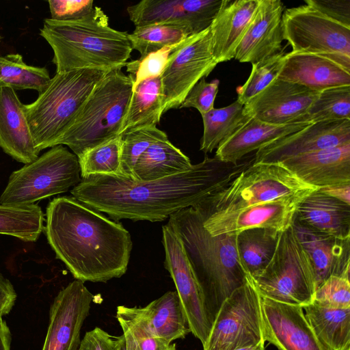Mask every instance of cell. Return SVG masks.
I'll return each instance as SVG.
<instances>
[{
    "instance_id": "6da1fadb",
    "label": "cell",
    "mask_w": 350,
    "mask_h": 350,
    "mask_svg": "<svg viewBox=\"0 0 350 350\" xmlns=\"http://www.w3.org/2000/svg\"><path fill=\"white\" fill-rule=\"evenodd\" d=\"M252 163L234 164L216 157H206L189 171L148 182L94 174L81 178L70 193L85 205L107 213L116 221L122 219L161 221L215 194Z\"/></svg>"
},
{
    "instance_id": "7a4b0ae2",
    "label": "cell",
    "mask_w": 350,
    "mask_h": 350,
    "mask_svg": "<svg viewBox=\"0 0 350 350\" xmlns=\"http://www.w3.org/2000/svg\"><path fill=\"white\" fill-rule=\"evenodd\" d=\"M46 211L48 243L76 280L105 282L126 273L133 243L120 223L72 196L54 198Z\"/></svg>"
},
{
    "instance_id": "3957f363",
    "label": "cell",
    "mask_w": 350,
    "mask_h": 350,
    "mask_svg": "<svg viewBox=\"0 0 350 350\" xmlns=\"http://www.w3.org/2000/svg\"><path fill=\"white\" fill-rule=\"evenodd\" d=\"M178 234L201 288L211 325L223 302L250 275L237 250V234L211 235L197 205L171 215L167 223Z\"/></svg>"
},
{
    "instance_id": "277c9868",
    "label": "cell",
    "mask_w": 350,
    "mask_h": 350,
    "mask_svg": "<svg viewBox=\"0 0 350 350\" xmlns=\"http://www.w3.org/2000/svg\"><path fill=\"white\" fill-rule=\"evenodd\" d=\"M40 35L53 49L56 72L85 68L121 70L133 51L129 33L111 28L108 16L96 5L81 20L45 18Z\"/></svg>"
},
{
    "instance_id": "5b68a950",
    "label": "cell",
    "mask_w": 350,
    "mask_h": 350,
    "mask_svg": "<svg viewBox=\"0 0 350 350\" xmlns=\"http://www.w3.org/2000/svg\"><path fill=\"white\" fill-rule=\"evenodd\" d=\"M133 83L131 74L126 75L121 70L108 72L55 146L66 145L79 157L88 150L121 135Z\"/></svg>"
},
{
    "instance_id": "8992f818",
    "label": "cell",
    "mask_w": 350,
    "mask_h": 350,
    "mask_svg": "<svg viewBox=\"0 0 350 350\" xmlns=\"http://www.w3.org/2000/svg\"><path fill=\"white\" fill-rule=\"evenodd\" d=\"M107 72L90 68L56 72L36 100L24 104L31 135L40 152L55 146Z\"/></svg>"
},
{
    "instance_id": "52a82bcc",
    "label": "cell",
    "mask_w": 350,
    "mask_h": 350,
    "mask_svg": "<svg viewBox=\"0 0 350 350\" xmlns=\"http://www.w3.org/2000/svg\"><path fill=\"white\" fill-rule=\"evenodd\" d=\"M317 189L301 181L280 163H252L199 204L206 213H212L284 198H304Z\"/></svg>"
},
{
    "instance_id": "ba28073f",
    "label": "cell",
    "mask_w": 350,
    "mask_h": 350,
    "mask_svg": "<svg viewBox=\"0 0 350 350\" xmlns=\"http://www.w3.org/2000/svg\"><path fill=\"white\" fill-rule=\"evenodd\" d=\"M252 280L261 297L301 308L313 302V267L293 226L281 232L271 260Z\"/></svg>"
},
{
    "instance_id": "9c48e42d",
    "label": "cell",
    "mask_w": 350,
    "mask_h": 350,
    "mask_svg": "<svg viewBox=\"0 0 350 350\" xmlns=\"http://www.w3.org/2000/svg\"><path fill=\"white\" fill-rule=\"evenodd\" d=\"M78 157L63 145L51 148L10 176L1 204H32L64 193L81 180Z\"/></svg>"
},
{
    "instance_id": "30bf717a",
    "label": "cell",
    "mask_w": 350,
    "mask_h": 350,
    "mask_svg": "<svg viewBox=\"0 0 350 350\" xmlns=\"http://www.w3.org/2000/svg\"><path fill=\"white\" fill-rule=\"evenodd\" d=\"M282 25L292 51L323 56L350 71V27L307 5L285 9Z\"/></svg>"
},
{
    "instance_id": "8fae6325",
    "label": "cell",
    "mask_w": 350,
    "mask_h": 350,
    "mask_svg": "<svg viewBox=\"0 0 350 350\" xmlns=\"http://www.w3.org/2000/svg\"><path fill=\"white\" fill-rule=\"evenodd\" d=\"M265 342L261 296L250 275L221 306L203 350H234Z\"/></svg>"
},
{
    "instance_id": "7c38bea8",
    "label": "cell",
    "mask_w": 350,
    "mask_h": 350,
    "mask_svg": "<svg viewBox=\"0 0 350 350\" xmlns=\"http://www.w3.org/2000/svg\"><path fill=\"white\" fill-rule=\"evenodd\" d=\"M217 64L210 27L184 40L170 54L160 76L164 94L163 113L179 109L192 88Z\"/></svg>"
},
{
    "instance_id": "4fadbf2b",
    "label": "cell",
    "mask_w": 350,
    "mask_h": 350,
    "mask_svg": "<svg viewBox=\"0 0 350 350\" xmlns=\"http://www.w3.org/2000/svg\"><path fill=\"white\" fill-rule=\"evenodd\" d=\"M165 267L169 271L184 308L191 333L203 345L211 329L202 293L185 251L183 243L172 228H162Z\"/></svg>"
},
{
    "instance_id": "5bb4252c",
    "label": "cell",
    "mask_w": 350,
    "mask_h": 350,
    "mask_svg": "<svg viewBox=\"0 0 350 350\" xmlns=\"http://www.w3.org/2000/svg\"><path fill=\"white\" fill-rule=\"evenodd\" d=\"M304 198H284L237 210L206 213L196 204L204 216V226L213 236L237 234L254 228H269L283 232L292 226L299 204Z\"/></svg>"
},
{
    "instance_id": "9a60e30c",
    "label": "cell",
    "mask_w": 350,
    "mask_h": 350,
    "mask_svg": "<svg viewBox=\"0 0 350 350\" xmlns=\"http://www.w3.org/2000/svg\"><path fill=\"white\" fill-rule=\"evenodd\" d=\"M93 300L94 295L77 280L61 290L50 308L42 350H78L81 329Z\"/></svg>"
},
{
    "instance_id": "2e32d148",
    "label": "cell",
    "mask_w": 350,
    "mask_h": 350,
    "mask_svg": "<svg viewBox=\"0 0 350 350\" xmlns=\"http://www.w3.org/2000/svg\"><path fill=\"white\" fill-rule=\"evenodd\" d=\"M225 0H143L126 9L135 27L175 23L193 35L211 27Z\"/></svg>"
},
{
    "instance_id": "e0dca14e",
    "label": "cell",
    "mask_w": 350,
    "mask_h": 350,
    "mask_svg": "<svg viewBox=\"0 0 350 350\" xmlns=\"http://www.w3.org/2000/svg\"><path fill=\"white\" fill-rule=\"evenodd\" d=\"M319 92L277 78L246 103L244 110L252 118L269 124L304 122L303 118Z\"/></svg>"
},
{
    "instance_id": "ac0fdd59",
    "label": "cell",
    "mask_w": 350,
    "mask_h": 350,
    "mask_svg": "<svg viewBox=\"0 0 350 350\" xmlns=\"http://www.w3.org/2000/svg\"><path fill=\"white\" fill-rule=\"evenodd\" d=\"M264 341L279 350H329L315 334L303 308L261 297Z\"/></svg>"
},
{
    "instance_id": "d6986e66",
    "label": "cell",
    "mask_w": 350,
    "mask_h": 350,
    "mask_svg": "<svg viewBox=\"0 0 350 350\" xmlns=\"http://www.w3.org/2000/svg\"><path fill=\"white\" fill-rule=\"evenodd\" d=\"M349 142L350 120L314 122L265 145L256 152L253 163H279L290 157Z\"/></svg>"
},
{
    "instance_id": "ffe728a7",
    "label": "cell",
    "mask_w": 350,
    "mask_h": 350,
    "mask_svg": "<svg viewBox=\"0 0 350 350\" xmlns=\"http://www.w3.org/2000/svg\"><path fill=\"white\" fill-rule=\"evenodd\" d=\"M284 10L280 0H259L234 58L253 64L282 52Z\"/></svg>"
},
{
    "instance_id": "44dd1931",
    "label": "cell",
    "mask_w": 350,
    "mask_h": 350,
    "mask_svg": "<svg viewBox=\"0 0 350 350\" xmlns=\"http://www.w3.org/2000/svg\"><path fill=\"white\" fill-rule=\"evenodd\" d=\"M279 163L301 181L318 189L350 184V142Z\"/></svg>"
},
{
    "instance_id": "7402d4cb",
    "label": "cell",
    "mask_w": 350,
    "mask_h": 350,
    "mask_svg": "<svg viewBox=\"0 0 350 350\" xmlns=\"http://www.w3.org/2000/svg\"><path fill=\"white\" fill-rule=\"evenodd\" d=\"M292 226L311 260L317 288L331 276L349 277L350 237L341 239L315 232L295 219Z\"/></svg>"
},
{
    "instance_id": "603a6c76",
    "label": "cell",
    "mask_w": 350,
    "mask_h": 350,
    "mask_svg": "<svg viewBox=\"0 0 350 350\" xmlns=\"http://www.w3.org/2000/svg\"><path fill=\"white\" fill-rule=\"evenodd\" d=\"M0 148L27 164L39 157L22 103L14 90L0 87Z\"/></svg>"
},
{
    "instance_id": "cb8c5ba5",
    "label": "cell",
    "mask_w": 350,
    "mask_h": 350,
    "mask_svg": "<svg viewBox=\"0 0 350 350\" xmlns=\"http://www.w3.org/2000/svg\"><path fill=\"white\" fill-rule=\"evenodd\" d=\"M278 79L317 92L333 87L350 86V71L323 56L301 52L285 54Z\"/></svg>"
},
{
    "instance_id": "d4e9b609",
    "label": "cell",
    "mask_w": 350,
    "mask_h": 350,
    "mask_svg": "<svg viewBox=\"0 0 350 350\" xmlns=\"http://www.w3.org/2000/svg\"><path fill=\"white\" fill-rule=\"evenodd\" d=\"M294 219L315 232L341 239L350 237V204L319 189L301 201Z\"/></svg>"
},
{
    "instance_id": "484cf974",
    "label": "cell",
    "mask_w": 350,
    "mask_h": 350,
    "mask_svg": "<svg viewBox=\"0 0 350 350\" xmlns=\"http://www.w3.org/2000/svg\"><path fill=\"white\" fill-rule=\"evenodd\" d=\"M259 0H225L210 29L216 62L230 61L254 14Z\"/></svg>"
},
{
    "instance_id": "4316f807",
    "label": "cell",
    "mask_w": 350,
    "mask_h": 350,
    "mask_svg": "<svg viewBox=\"0 0 350 350\" xmlns=\"http://www.w3.org/2000/svg\"><path fill=\"white\" fill-rule=\"evenodd\" d=\"M311 123L294 122L273 124L252 118L244 126L217 148V159L236 164L245 155L289 134L299 131Z\"/></svg>"
},
{
    "instance_id": "83f0119b",
    "label": "cell",
    "mask_w": 350,
    "mask_h": 350,
    "mask_svg": "<svg viewBox=\"0 0 350 350\" xmlns=\"http://www.w3.org/2000/svg\"><path fill=\"white\" fill-rule=\"evenodd\" d=\"M193 165L168 138L152 144L137 159L133 168L134 180L148 182L185 172Z\"/></svg>"
},
{
    "instance_id": "f1b7e54d",
    "label": "cell",
    "mask_w": 350,
    "mask_h": 350,
    "mask_svg": "<svg viewBox=\"0 0 350 350\" xmlns=\"http://www.w3.org/2000/svg\"><path fill=\"white\" fill-rule=\"evenodd\" d=\"M141 310L152 332L160 339L172 342L191 333L189 322L179 296L167 291Z\"/></svg>"
},
{
    "instance_id": "f546056e",
    "label": "cell",
    "mask_w": 350,
    "mask_h": 350,
    "mask_svg": "<svg viewBox=\"0 0 350 350\" xmlns=\"http://www.w3.org/2000/svg\"><path fill=\"white\" fill-rule=\"evenodd\" d=\"M163 105L160 76L144 79L134 85L120 135L139 127L157 126L163 114Z\"/></svg>"
},
{
    "instance_id": "4dcf8cb0",
    "label": "cell",
    "mask_w": 350,
    "mask_h": 350,
    "mask_svg": "<svg viewBox=\"0 0 350 350\" xmlns=\"http://www.w3.org/2000/svg\"><path fill=\"white\" fill-rule=\"evenodd\" d=\"M306 319L329 350H350V308L334 309L314 302L303 308Z\"/></svg>"
},
{
    "instance_id": "1f68e13d",
    "label": "cell",
    "mask_w": 350,
    "mask_h": 350,
    "mask_svg": "<svg viewBox=\"0 0 350 350\" xmlns=\"http://www.w3.org/2000/svg\"><path fill=\"white\" fill-rule=\"evenodd\" d=\"M201 116L204 131L200 150L205 154L217 149L252 118L245 111L244 105L237 100L228 106L213 108Z\"/></svg>"
},
{
    "instance_id": "d6a6232c",
    "label": "cell",
    "mask_w": 350,
    "mask_h": 350,
    "mask_svg": "<svg viewBox=\"0 0 350 350\" xmlns=\"http://www.w3.org/2000/svg\"><path fill=\"white\" fill-rule=\"evenodd\" d=\"M281 232L269 228H254L237 234L240 260L252 278L260 273L271 260Z\"/></svg>"
},
{
    "instance_id": "836d02e7",
    "label": "cell",
    "mask_w": 350,
    "mask_h": 350,
    "mask_svg": "<svg viewBox=\"0 0 350 350\" xmlns=\"http://www.w3.org/2000/svg\"><path fill=\"white\" fill-rule=\"evenodd\" d=\"M44 213L37 204H1L0 234L34 242L44 231Z\"/></svg>"
},
{
    "instance_id": "e575fe53",
    "label": "cell",
    "mask_w": 350,
    "mask_h": 350,
    "mask_svg": "<svg viewBox=\"0 0 350 350\" xmlns=\"http://www.w3.org/2000/svg\"><path fill=\"white\" fill-rule=\"evenodd\" d=\"M186 26L175 23H157L135 27L129 34L133 50L140 53L142 59L151 53L180 43L193 36Z\"/></svg>"
},
{
    "instance_id": "d590c367",
    "label": "cell",
    "mask_w": 350,
    "mask_h": 350,
    "mask_svg": "<svg viewBox=\"0 0 350 350\" xmlns=\"http://www.w3.org/2000/svg\"><path fill=\"white\" fill-rule=\"evenodd\" d=\"M51 79L45 67L26 64L18 53L0 56V87H10L15 91L34 90L40 93Z\"/></svg>"
},
{
    "instance_id": "8d00e7d4",
    "label": "cell",
    "mask_w": 350,
    "mask_h": 350,
    "mask_svg": "<svg viewBox=\"0 0 350 350\" xmlns=\"http://www.w3.org/2000/svg\"><path fill=\"white\" fill-rule=\"evenodd\" d=\"M350 120V86H338L321 91L303 118V122Z\"/></svg>"
},
{
    "instance_id": "74e56055",
    "label": "cell",
    "mask_w": 350,
    "mask_h": 350,
    "mask_svg": "<svg viewBox=\"0 0 350 350\" xmlns=\"http://www.w3.org/2000/svg\"><path fill=\"white\" fill-rule=\"evenodd\" d=\"M122 135L85 152L78 157L81 177L105 174L122 177L121 171Z\"/></svg>"
},
{
    "instance_id": "f35d334b",
    "label": "cell",
    "mask_w": 350,
    "mask_h": 350,
    "mask_svg": "<svg viewBox=\"0 0 350 350\" xmlns=\"http://www.w3.org/2000/svg\"><path fill=\"white\" fill-rule=\"evenodd\" d=\"M122 135L121 171L122 177L133 179V171L139 157L154 143L167 138L157 126L129 130Z\"/></svg>"
},
{
    "instance_id": "ab89813d",
    "label": "cell",
    "mask_w": 350,
    "mask_h": 350,
    "mask_svg": "<svg viewBox=\"0 0 350 350\" xmlns=\"http://www.w3.org/2000/svg\"><path fill=\"white\" fill-rule=\"evenodd\" d=\"M116 319L121 327L128 329L140 350H177L174 343L159 338L150 328L140 307L118 306Z\"/></svg>"
},
{
    "instance_id": "60d3db41",
    "label": "cell",
    "mask_w": 350,
    "mask_h": 350,
    "mask_svg": "<svg viewBox=\"0 0 350 350\" xmlns=\"http://www.w3.org/2000/svg\"><path fill=\"white\" fill-rule=\"evenodd\" d=\"M284 50L277 55L252 64L246 81L237 88V100L245 105L277 79L284 62Z\"/></svg>"
},
{
    "instance_id": "b9f144b4",
    "label": "cell",
    "mask_w": 350,
    "mask_h": 350,
    "mask_svg": "<svg viewBox=\"0 0 350 350\" xmlns=\"http://www.w3.org/2000/svg\"><path fill=\"white\" fill-rule=\"evenodd\" d=\"M313 302L328 308H350L349 277H329L317 288Z\"/></svg>"
},
{
    "instance_id": "7bdbcfd3",
    "label": "cell",
    "mask_w": 350,
    "mask_h": 350,
    "mask_svg": "<svg viewBox=\"0 0 350 350\" xmlns=\"http://www.w3.org/2000/svg\"><path fill=\"white\" fill-rule=\"evenodd\" d=\"M180 43L151 53L142 59L127 62L125 67L126 71L134 77L133 85L144 79L161 76L170 54Z\"/></svg>"
},
{
    "instance_id": "ee69618b",
    "label": "cell",
    "mask_w": 350,
    "mask_h": 350,
    "mask_svg": "<svg viewBox=\"0 0 350 350\" xmlns=\"http://www.w3.org/2000/svg\"><path fill=\"white\" fill-rule=\"evenodd\" d=\"M219 85L218 79L206 82L205 78H202L189 91L179 108L193 107L201 115L210 111L214 108Z\"/></svg>"
},
{
    "instance_id": "f6af8a7d",
    "label": "cell",
    "mask_w": 350,
    "mask_h": 350,
    "mask_svg": "<svg viewBox=\"0 0 350 350\" xmlns=\"http://www.w3.org/2000/svg\"><path fill=\"white\" fill-rule=\"evenodd\" d=\"M51 18L58 21H75L90 14L95 5L92 0H49Z\"/></svg>"
},
{
    "instance_id": "bcb514c9",
    "label": "cell",
    "mask_w": 350,
    "mask_h": 350,
    "mask_svg": "<svg viewBox=\"0 0 350 350\" xmlns=\"http://www.w3.org/2000/svg\"><path fill=\"white\" fill-rule=\"evenodd\" d=\"M305 3L331 20L350 27V0H305Z\"/></svg>"
},
{
    "instance_id": "7dc6e473",
    "label": "cell",
    "mask_w": 350,
    "mask_h": 350,
    "mask_svg": "<svg viewBox=\"0 0 350 350\" xmlns=\"http://www.w3.org/2000/svg\"><path fill=\"white\" fill-rule=\"evenodd\" d=\"M123 334L113 336L103 329L95 327L87 332L81 340L78 350H122Z\"/></svg>"
},
{
    "instance_id": "c3c4849f",
    "label": "cell",
    "mask_w": 350,
    "mask_h": 350,
    "mask_svg": "<svg viewBox=\"0 0 350 350\" xmlns=\"http://www.w3.org/2000/svg\"><path fill=\"white\" fill-rule=\"evenodd\" d=\"M17 295L11 282L0 272V316L10 313L16 300Z\"/></svg>"
},
{
    "instance_id": "681fc988",
    "label": "cell",
    "mask_w": 350,
    "mask_h": 350,
    "mask_svg": "<svg viewBox=\"0 0 350 350\" xmlns=\"http://www.w3.org/2000/svg\"><path fill=\"white\" fill-rule=\"evenodd\" d=\"M319 189L329 196L350 204V184L330 186Z\"/></svg>"
},
{
    "instance_id": "f907efd6",
    "label": "cell",
    "mask_w": 350,
    "mask_h": 350,
    "mask_svg": "<svg viewBox=\"0 0 350 350\" xmlns=\"http://www.w3.org/2000/svg\"><path fill=\"white\" fill-rule=\"evenodd\" d=\"M12 335L6 321L0 316V350H11Z\"/></svg>"
},
{
    "instance_id": "816d5d0a",
    "label": "cell",
    "mask_w": 350,
    "mask_h": 350,
    "mask_svg": "<svg viewBox=\"0 0 350 350\" xmlns=\"http://www.w3.org/2000/svg\"><path fill=\"white\" fill-rule=\"evenodd\" d=\"M122 329L124 336L122 350H140L137 342L130 332L125 328H122Z\"/></svg>"
},
{
    "instance_id": "f5cc1de1",
    "label": "cell",
    "mask_w": 350,
    "mask_h": 350,
    "mask_svg": "<svg viewBox=\"0 0 350 350\" xmlns=\"http://www.w3.org/2000/svg\"><path fill=\"white\" fill-rule=\"evenodd\" d=\"M265 344V342H260L254 345L239 347L234 350H266Z\"/></svg>"
},
{
    "instance_id": "db71d44e",
    "label": "cell",
    "mask_w": 350,
    "mask_h": 350,
    "mask_svg": "<svg viewBox=\"0 0 350 350\" xmlns=\"http://www.w3.org/2000/svg\"><path fill=\"white\" fill-rule=\"evenodd\" d=\"M1 40H2V36H0V42H1Z\"/></svg>"
}]
</instances>
